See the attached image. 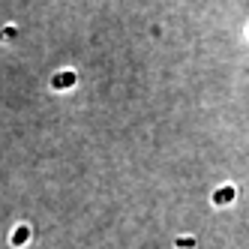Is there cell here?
I'll return each mask as SVG.
<instances>
[{
	"label": "cell",
	"mask_w": 249,
	"mask_h": 249,
	"mask_svg": "<svg viewBox=\"0 0 249 249\" xmlns=\"http://www.w3.org/2000/svg\"><path fill=\"white\" fill-rule=\"evenodd\" d=\"M231 198H234V189H219L216 195H213V201H216V204H222V201H231Z\"/></svg>",
	"instance_id": "6da1fadb"
},
{
	"label": "cell",
	"mask_w": 249,
	"mask_h": 249,
	"mask_svg": "<svg viewBox=\"0 0 249 249\" xmlns=\"http://www.w3.org/2000/svg\"><path fill=\"white\" fill-rule=\"evenodd\" d=\"M72 81H75V75L69 72V75H60V78L54 81V87H69V84H72Z\"/></svg>",
	"instance_id": "7a4b0ae2"
}]
</instances>
